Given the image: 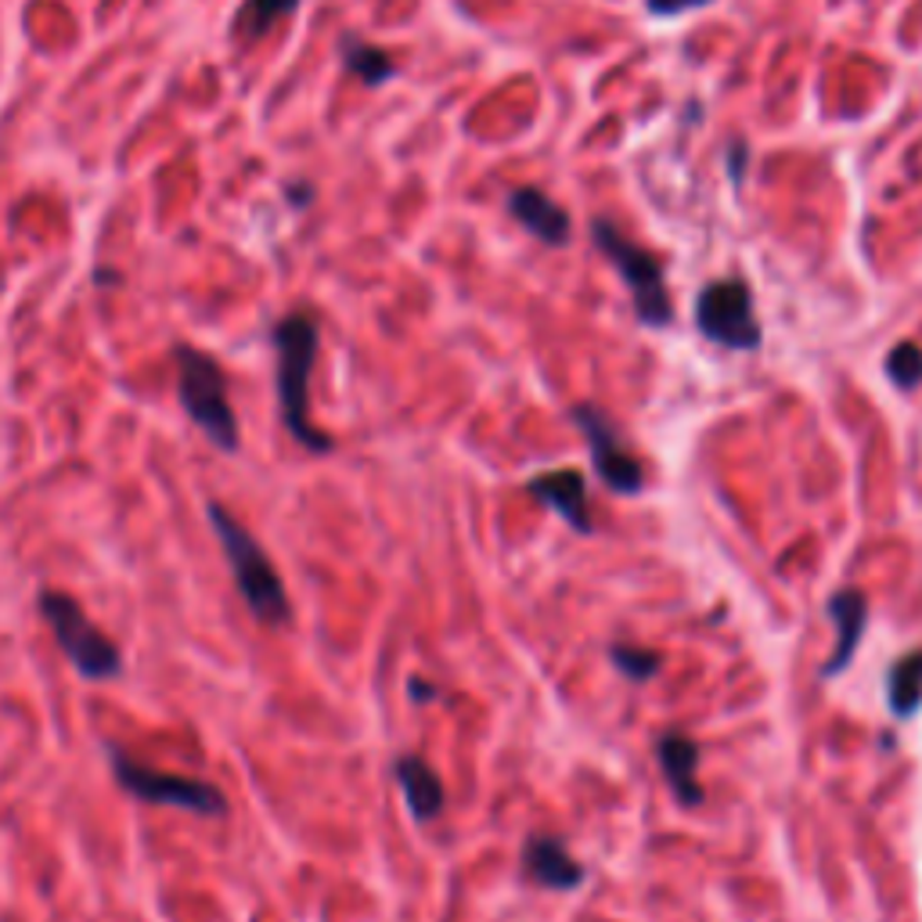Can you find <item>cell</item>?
Instances as JSON below:
<instances>
[{
	"mask_svg": "<svg viewBox=\"0 0 922 922\" xmlns=\"http://www.w3.org/2000/svg\"><path fill=\"white\" fill-rule=\"evenodd\" d=\"M206 520L223 552V562H228V569L234 577V588H239L253 620L260 627H271V631L289 627L292 602H289L285 580H281L278 566L271 562V555H267V548L245 530L242 520L223 501L206 504Z\"/></svg>",
	"mask_w": 922,
	"mask_h": 922,
	"instance_id": "6da1fadb",
	"label": "cell"
},
{
	"mask_svg": "<svg viewBox=\"0 0 922 922\" xmlns=\"http://www.w3.org/2000/svg\"><path fill=\"white\" fill-rule=\"evenodd\" d=\"M318 321L310 313H289L274 324V354H278V408L289 436L310 454H332L335 440L321 433L310 419V371L318 361Z\"/></svg>",
	"mask_w": 922,
	"mask_h": 922,
	"instance_id": "7a4b0ae2",
	"label": "cell"
},
{
	"mask_svg": "<svg viewBox=\"0 0 922 922\" xmlns=\"http://www.w3.org/2000/svg\"><path fill=\"white\" fill-rule=\"evenodd\" d=\"M174 364H177V400H181L184 414L220 454H234L242 447V425L231 408L228 375L217 364V357H209L199 346L177 343Z\"/></svg>",
	"mask_w": 922,
	"mask_h": 922,
	"instance_id": "3957f363",
	"label": "cell"
},
{
	"mask_svg": "<svg viewBox=\"0 0 922 922\" xmlns=\"http://www.w3.org/2000/svg\"><path fill=\"white\" fill-rule=\"evenodd\" d=\"M37 605H40L43 624H48V631L54 638V645H59V652L69 660V667L80 674L84 681L105 684V681L119 678L123 674L119 645L87 616V610L69 591L43 588Z\"/></svg>",
	"mask_w": 922,
	"mask_h": 922,
	"instance_id": "277c9868",
	"label": "cell"
},
{
	"mask_svg": "<svg viewBox=\"0 0 922 922\" xmlns=\"http://www.w3.org/2000/svg\"><path fill=\"white\" fill-rule=\"evenodd\" d=\"M105 760L112 779L119 782V790L141 804L174 807V811H188L202 818H228L231 811L228 793L217 782L191 779V774H177V771H159L144 760H133L127 750L112 746V742L105 746Z\"/></svg>",
	"mask_w": 922,
	"mask_h": 922,
	"instance_id": "5b68a950",
	"label": "cell"
},
{
	"mask_svg": "<svg viewBox=\"0 0 922 922\" xmlns=\"http://www.w3.org/2000/svg\"><path fill=\"white\" fill-rule=\"evenodd\" d=\"M591 234H594V242H599V249L610 256L613 267L627 281V289H631L638 321L649 324V329H667L674 318V307L667 296V281H663V264L645 249V245L627 239L613 220H594Z\"/></svg>",
	"mask_w": 922,
	"mask_h": 922,
	"instance_id": "8992f818",
	"label": "cell"
},
{
	"mask_svg": "<svg viewBox=\"0 0 922 922\" xmlns=\"http://www.w3.org/2000/svg\"><path fill=\"white\" fill-rule=\"evenodd\" d=\"M695 324L710 343L725 346V350H757L764 332L753 313V296L746 281L721 278L710 281L700 299H695Z\"/></svg>",
	"mask_w": 922,
	"mask_h": 922,
	"instance_id": "52a82bcc",
	"label": "cell"
},
{
	"mask_svg": "<svg viewBox=\"0 0 922 922\" xmlns=\"http://www.w3.org/2000/svg\"><path fill=\"white\" fill-rule=\"evenodd\" d=\"M569 419L584 433V440H588L594 476H599L605 487L613 494H620V498H635V494L645 490L642 461L627 451L624 436L610 414L602 408H594V404H577V408L569 411Z\"/></svg>",
	"mask_w": 922,
	"mask_h": 922,
	"instance_id": "ba28073f",
	"label": "cell"
},
{
	"mask_svg": "<svg viewBox=\"0 0 922 922\" xmlns=\"http://www.w3.org/2000/svg\"><path fill=\"white\" fill-rule=\"evenodd\" d=\"M523 875L545 891H580L588 880L584 865L566 850V843L545 836V832L523 843Z\"/></svg>",
	"mask_w": 922,
	"mask_h": 922,
	"instance_id": "9c48e42d",
	"label": "cell"
},
{
	"mask_svg": "<svg viewBox=\"0 0 922 922\" xmlns=\"http://www.w3.org/2000/svg\"><path fill=\"white\" fill-rule=\"evenodd\" d=\"M526 490L534 494L537 501H545L555 515H562V523H569L577 534H591V504H588V476L577 469H555V472H541L526 483Z\"/></svg>",
	"mask_w": 922,
	"mask_h": 922,
	"instance_id": "30bf717a",
	"label": "cell"
},
{
	"mask_svg": "<svg viewBox=\"0 0 922 922\" xmlns=\"http://www.w3.org/2000/svg\"><path fill=\"white\" fill-rule=\"evenodd\" d=\"M829 616H832V627H836V649H832V656L822 663L825 681H832L836 674L850 667L854 652L861 645L865 627H869V602H865V594L858 588H840L829 599Z\"/></svg>",
	"mask_w": 922,
	"mask_h": 922,
	"instance_id": "8fae6325",
	"label": "cell"
},
{
	"mask_svg": "<svg viewBox=\"0 0 922 922\" xmlns=\"http://www.w3.org/2000/svg\"><path fill=\"white\" fill-rule=\"evenodd\" d=\"M656 757L667 779L674 801L681 807H700L706 801L703 782H700V742L684 732H667L656 742Z\"/></svg>",
	"mask_w": 922,
	"mask_h": 922,
	"instance_id": "7c38bea8",
	"label": "cell"
},
{
	"mask_svg": "<svg viewBox=\"0 0 922 922\" xmlns=\"http://www.w3.org/2000/svg\"><path fill=\"white\" fill-rule=\"evenodd\" d=\"M393 774H397V782L404 790V804H408L414 822L425 825V822H436V818L444 815V807H447L444 779L422 757L404 753V757H397V764H393Z\"/></svg>",
	"mask_w": 922,
	"mask_h": 922,
	"instance_id": "4fadbf2b",
	"label": "cell"
},
{
	"mask_svg": "<svg viewBox=\"0 0 922 922\" xmlns=\"http://www.w3.org/2000/svg\"><path fill=\"white\" fill-rule=\"evenodd\" d=\"M509 209H512V217L520 220L534 239H541L545 245H566L569 242V213L562 206H555L545 191L515 188L509 195Z\"/></svg>",
	"mask_w": 922,
	"mask_h": 922,
	"instance_id": "5bb4252c",
	"label": "cell"
},
{
	"mask_svg": "<svg viewBox=\"0 0 922 922\" xmlns=\"http://www.w3.org/2000/svg\"><path fill=\"white\" fill-rule=\"evenodd\" d=\"M886 703L897 721H912L922 710V649L905 652L886 674Z\"/></svg>",
	"mask_w": 922,
	"mask_h": 922,
	"instance_id": "9a60e30c",
	"label": "cell"
},
{
	"mask_svg": "<svg viewBox=\"0 0 922 922\" xmlns=\"http://www.w3.org/2000/svg\"><path fill=\"white\" fill-rule=\"evenodd\" d=\"M299 0H245L239 18H234V37L239 40H256L264 37L274 22L289 18L296 11Z\"/></svg>",
	"mask_w": 922,
	"mask_h": 922,
	"instance_id": "2e32d148",
	"label": "cell"
},
{
	"mask_svg": "<svg viewBox=\"0 0 922 922\" xmlns=\"http://www.w3.org/2000/svg\"><path fill=\"white\" fill-rule=\"evenodd\" d=\"M343 59H346V69L361 76L368 87L386 84L389 76L397 73V65H393L386 51L371 48V43H361V40H343Z\"/></svg>",
	"mask_w": 922,
	"mask_h": 922,
	"instance_id": "e0dca14e",
	"label": "cell"
},
{
	"mask_svg": "<svg viewBox=\"0 0 922 922\" xmlns=\"http://www.w3.org/2000/svg\"><path fill=\"white\" fill-rule=\"evenodd\" d=\"M610 660H613V667L616 670H624L627 678L631 681H652L660 674V667H663V660H660V652H652V649H642V645H610Z\"/></svg>",
	"mask_w": 922,
	"mask_h": 922,
	"instance_id": "ac0fdd59",
	"label": "cell"
},
{
	"mask_svg": "<svg viewBox=\"0 0 922 922\" xmlns=\"http://www.w3.org/2000/svg\"><path fill=\"white\" fill-rule=\"evenodd\" d=\"M886 375L897 389H915L922 382V346L915 343H897L891 354H886Z\"/></svg>",
	"mask_w": 922,
	"mask_h": 922,
	"instance_id": "d6986e66",
	"label": "cell"
},
{
	"mask_svg": "<svg viewBox=\"0 0 922 922\" xmlns=\"http://www.w3.org/2000/svg\"><path fill=\"white\" fill-rule=\"evenodd\" d=\"M710 0H649V11L656 15H678V11H689V8H703Z\"/></svg>",
	"mask_w": 922,
	"mask_h": 922,
	"instance_id": "ffe728a7",
	"label": "cell"
},
{
	"mask_svg": "<svg viewBox=\"0 0 922 922\" xmlns=\"http://www.w3.org/2000/svg\"><path fill=\"white\" fill-rule=\"evenodd\" d=\"M408 695L414 703H433L436 695H440V689H436V684H430V681H422V678H411L408 681Z\"/></svg>",
	"mask_w": 922,
	"mask_h": 922,
	"instance_id": "44dd1931",
	"label": "cell"
}]
</instances>
